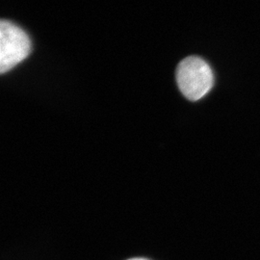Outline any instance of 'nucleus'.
I'll return each instance as SVG.
<instances>
[{"instance_id":"1","label":"nucleus","mask_w":260,"mask_h":260,"mask_svg":"<svg viewBox=\"0 0 260 260\" xmlns=\"http://www.w3.org/2000/svg\"><path fill=\"white\" fill-rule=\"evenodd\" d=\"M177 81L180 92L186 99L196 102L203 99L212 89L213 71L204 59L190 56L177 67Z\"/></svg>"},{"instance_id":"3","label":"nucleus","mask_w":260,"mask_h":260,"mask_svg":"<svg viewBox=\"0 0 260 260\" xmlns=\"http://www.w3.org/2000/svg\"><path fill=\"white\" fill-rule=\"evenodd\" d=\"M128 260H148L146 259V258H131V259Z\"/></svg>"},{"instance_id":"2","label":"nucleus","mask_w":260,"mask_h":260,"mask_svg":"<svg viewBox=\"0 0 260 260\" xmlns=\"http://www.w3.org/2000/svg\"><path fill=\"white\" fill-rule=\"evenodd\" d=\"M31 47L30 38L22 28L7 19H0V75L26 59Z\"/></svg>"}]
</instances>
